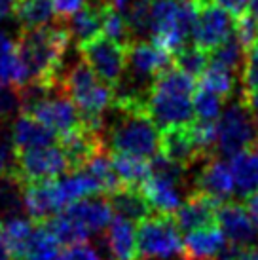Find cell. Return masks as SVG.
I'll list each match as a JSON object with an SVG mask.
<instances>
[{"mask_svg":"<svg viewBox=\"0 0 258 260\" xmlns=\"http://www.w3.org/2000/svg\"><path fill=\"white\" fill-rule=\"evenodd\" d=\"M71 42L72 35L67 23L21 29L15 40V48L27 73V84L61 89V69Z\"/></svg>","mask_w":258,"mask_h":260,"instance_id":"6da1fadb","label":"cell"},{"mask_svg":"<svg viewBox=\"0 0 258 260\" xmlns=\"http://www.w3.org/2000/svg\"><path fill=\"white\" fill-rule=\"evenodd\" d=\"M198 82L173 65L152 82L146 95V109L159 131L184 127L194 118V93Z\"/></svg>","mask_w":258,"mask_h":260,"instance_id":"7a4b0ae2","label":"cell"},{"mask_svg":"<svg viewBox=\"0 0 258 260\" xmlns=\"http://www.w3.org/2000/svg\"><path fill=\"white\" fill-rule=\"evenodd\" d=\"M103 137L110 154H125L144 159H152L159 154L162 131L146 112L116 110V118L112 123L105 125Z\"/></svg>","mask_w":258,"mask_h":260,"instance_id":"3957f363","label":"cell"},{"mask_svg":"<svg viewBox=\"0 0 258 260\" xmlns=\"http://www.w3.org/2000/svg\"><path fill=\"white\" fill-rule=\"evenodd\" d=\"M63 91L78 109L82 123L89 129H105V112L114 105V89L103 84L93 71L80 61L61 76Z\"/></svg>","mask_w":258,"mask_h":260,"instance_id":"277c9868","label":"cell"},{"mask_svg":"<svg viewBox=\"0 0 258 260\" xmlns=\"http://www.w3.org/2000/svg\"><path fill=\"white\" fill-rule=\"evenodd\" d=\"M194 15V0H154L148 27L152 42L175 55L188 46Z\"/></svg>","mask_w":258,"mask_h":260,"instance_id":"5b68a950","label":"cell"},{"mask_svg":"<svg viewBox=\"0 0 258 260\" xmlns=\"http://www.w3.org/2000/svg\"><path fill=\"white\" fill-rule=\"evenodd\" d=\"M139 256L146 260L182 258L184 241L180 239V228L175 217L152 213L137 226Z\"/></svg>","mask_w":258,"mask_h":260,"instance_id":"8992f818","label":"cell"},{"mask_svg":"<svg viewBox=\"0 0 258 260\" xmlns=\"http://www.w3.org/2000/svg\"><path fill=\"white\" fill-rule=\"evenodd\" d=\"M258 145V123L241 99L232 103L216 122V152L234 158Z\"/></svg>","mask_w":258,"mask_h":260,"instance_id":"52a82bcc","label":"cell"},{"mask_svg":"<svg viewBox=\"0 0 258 260\" xmlns=\"http://www.w3.org/2000/svg\"><path fill=\"white\" fill-rule=\"evenodd\" d=\"M194 4H196V15H194L190 38L194 46L211 53L234 37L236 17L224 8L213 4L211 0H194Z\"/></svg>","mask_w":258,"mask_h":260,"instance_id":"ba28073f","label":"cell"},{"mask_svg":"<svg viewBox=\"0 0 258 260\" xmlns=\"http://www.w3.org/2000/svg\"><path fill=\"white\" fill-rule=\"evenodd\" d=\"M82 61L86 63L97 78L112 89H118L127 71V53L125 44L114 42L107 37H101L93 42H87L78 48Z\"/></svg>","mask_w":258,"mask_h":260,"instance_id":"9c48e42d","label":"cell"},{"mask_svg":"<svg viewBox=\"0 0 258 260\" xmlns=\"http://www.w3.org/2000/svg\"><path fill=\"white\" fill-rule=\"evenodd\" d=\"M69 173V164L59 145L30 148V150H15L14 177L25 184L44 181H55Z\"/></svg>","mask_w":258,"mask_h":260,"instance_id":"30bf717a","label":"cell"},{"mask_svg":"<svg viewBox=\"0 0 258 260\" xmlns=\"http://www.w3.org/2000/svg\"><path fill=\"white\" fill-rule=\"evenodd\" d=\"M127 53V71L131 80L129 86L133 84H144L146 87L152 86V82L159 74L173 67V55L167 50L159 48L152 40H131L125 44Z\"/></svg>","mask_w":258,"mask_h":260,"instance_id":"8fae6325","label":"cell"},{"mask_svg":"<svg viewBox=\"0 0 258 260\" xmlns=\"http://www.w3.org/2000/svg\"><path fill=\"white\" fill-rule=\"evenodd\" d=\"M59 148L63 150L67 164H69V173L82 171L93 161L101 152L107 150L105 137L101 131L89 129L84 123L74 127L72 131L64 133L59 137Z\"/></svg>","mask_w":258,"mask_h":260,"instance_id":"7c38bea8","label":"cell"},{"mask_svg":"<svg viewBox=\"0 0 258 260\" xmlns=\"http://www.w3.org/2000/svg\"><path fill=\"white\" fill-rule=\"evenodd\" d=\"M141 192L146 198L152 213L175 217L186 196L192 192V184L186 179H173L152 173L150 179L141 186Z\"/></svg>","mask_w":258,"mask_h":260,"instance_id":"4fadbf2b","label":"cell"},{"mask_svg":"<svg viewBox=\"0 0 258 260\" xmlns=\"http://www.w3.org/2000/svg\"><path fill=\"white\" fill-rule=\"evenodd\" d=\"M25 114L35 116L38 122H42L44 125L55 131L59 137L82 125L78 109L63 91H59V95L51 93L50 97L38 101L29 110H25Z\"/></svg>","mask_w":258,"mask_h":260,"instance_id":"5bb4252c","label":"cell"},{"mask_svg":"<svg viewBox=\"0 0 258 260\" xmlns=\"http://www.w3.org/2000/svg\"><path fill=\"white\" fill-rule=\"evenodd\" d=\"M194 190L211 196L220 203L230 202L232 196H236L230 164H226L220 156H213L200 164L192 177V192Z\"/></svg>","mask_w":258,"mask_h":260,"instance_id":"9a60e30c","label":"cell"},{"mask_svg":"<svg viewBox=\"0 0 258 260\" xmlns=\"http://www.w3.org/2000/svg\"><path fill=\"white\" fill-rule=\"evenodd\" d=\"M218 228L230 243L251 247L258 239V224L249 213L247 205L239 202H224L218 207Z\"/></svg>","mask_w":258,"mask_h":260,"instance_id":"2e32d148","label":"cell"},{"mask_svg":"<svg viewBox=\"0 0 258 260\" xmlns=\"http://www.w3.org/2000/svg\"><path fill=\"white\" fill-rule=\"evenodd\" d=\"M23 196H25L27 213L35 222H48L50 218L57 217L59 213L67 209L57 179L25 184Z\"/></svg>","mask_w":258,"mask_h":260,"instance_id":"e0dca14e","label":"cell"},{"mask_svg":"<svg viewBox=\"0 0 258 260\" xmlns=\"http://www.w3.org/2000/svg\"><path fill=\"white\" fill-rule=\"evenodd\" d=\"M218 207H220L218 200L194 190L186 196L180 209L175 213V220L179 224L180 232L192 234L196 230L216 226L218 224Z\"/></svg>","mask_w":258,"mask_h":260,"instance_id":"ac0fdd59","label":"cell"},{"mask_svg":"<svg viewBox=\"0 0 258 260\" xmlns=\"http://www.w3.org/2000/svg\"><path fill=\"white\" fill-rule=\"evenodd\" d=\"M190 125L162 131V139H159V154H164L169 161L177 164L184 171H190L192 167L205 161L203 154L196 145Z\"/></svg>","mask_w":258,"mask_h":260,"instance_id":"d6986e66","label":"cell"},{"mask_svg":"<svg viewBox=\"0 0 258 260\" xmlns=\"http://www.w3.org/2000/svg\"><path fill=\"white\" fill-rule=\"evenodd\" d=\"M64 213L78 224L87 236L91 234H99L108 228V224L112 222V207L108 203L107 196H91V198H84L80 202L71 203Z\"/></svg>","mask_w":258,"mask_h":260,"instance_id":"ffe728a7","label":"cell"},{"mask_svg":"<svg viewBox=\"0 0 258 260\" xmlns=\"http://www.w3.org/2000/svg\"><path fill=\"white\" fill-rule=\"evenodd\" d=\"M12 141H14L15 150H30V148H44V146H53L59 143V135L42 122H38L35 116L21 114L14 120L12 125Z\"/></svg>","mask_w":258,"mask_h":260,"instance_id":"44dd1931","label":"cell"},{"mask_svg":"<svg viewBox=\"0 0 258 260\" xmlns=\"http://www.w3.org/2000/svg\"><path fill=\"white\" fill-rule=\"evenodd\" d=\"M105 241L110 254V260H139V243L137 228L123 217H114L105 230Z\"/></svg>","mask_w":258,"mask_h":260,"instance_id":"7402d4cb","label":"cell"},{"mask_svg":"<svg viewBox=\"0 0 258 260\" xmlns=\"http://www.w3.org/2000/svg\"><path fill=\"white\" fill-rule=\"evenodd\" d=\"M228 239L224 232L216 226L186 234L182 247V260H216L226 247Z\"/></svg>","mask_w":258,"mask_h":260,"instance_id":"603a6c76","label":"cell"},{"mask_svg":"<svg viewBox=\"0 0 258 260\" xmlns=\"http://www.w3.org/2000/svg\"><path fill=\"white\" fill-rule=\"evenodd\" d=\"M230 169L234 177V192L241 200H249L258 192V148L237 154L230 159Z\"/></svg>","mask_w":258,"mask_h":260,"instance_id":"cb8c5ba5","label":"cell"},{"mask_svg":"<svg viewBox=\"0 0 258 260\" xmlns=\"http://www.w3.org/2000/svg\"><path fill=\"white\" fill-rule=\"evenodd\" d=\"M107 200L116 213V217H123L131 222H141L152 215L150 205L141 192V188L120 186L116 192L108 194Z\"/></svg>","mask_w":258,"mask_h":260,"instance_id":"d4e9b609","label":"cell"},{"mask_svg":"<svg viewBox=\"0 0 258 260\" xmlns=\"http://www.w3.org/2000/svg\"><path fill=\"white\" fill-rule=\"evenodd\" d=\"M72 40L80 46L103 37V4H84L69 21Z\"/></svg>","mask_w":258,"mask_h":260,"instance_id":"484cf974","label":"cell"},{"mask_svg":"<svg viewBox=\"0 0 258 260\" xmlns=\"http://www.w3.org/2000/svg\"><path fill=\"white\" fill-rule=\"evenodd\" d=\"M0 82L4 86L23 87L27 86V73L17 55V48L12 38L0 32Z\"/></svg>","mask_w":258,"mask_h":260,"instance_id":"4316f807","label":"cell"},{"mask_svg":"<svg viewBox=\"0 0 258 260\" xmlns=\"http://www.w3.org/2000/svg\"><path fill=\"white\" fill-rule=\"evenodd\" d=\"M110 159H112V166H114V171L122 186L141 188L152 177L150 159L125 156V154H110Z\"/></svg>","mask_w":258,"mask_h":260,"instance_id":"83f0119b","label":"cell"},{"mask_svg":"<svg viewBox=\"0 0 258 260\" xmlns=\"http://www.w3.org/2000/svg\"><path fill=\"white\" fill-rule=\"evenodd\" d=\"M29 217L25 207L23 184L14 175L0 177V220L8 222L12 218Z\"/></svg>","mask_w":258,"mask_h":260,"instance_id":"f1b7e54d","label":"cell"},{"mask_svg":"<svg viewBox=\"0 0 258 260\" xmlns=\"http://www.w3.org/2000/svg\"><path fill=\"white\" fill-rule=\"evenodd\" d=\"M61 243L46 222H36L23 260H59Z\"/></svg>","mask_w":258,"mask_h":260,"instance_id":"f546056e","label":"cell"},{"mask_svg":"<svg viewBox=\"0 0 258 260\" xmlns=\"http://www.w3.org/2000/svg\"><path fill=\"white\" fill-rule=\"evenodd\" d=\"M55 15V0H21L15 17L21 29H36L50 25Z\"/></svg>","mask_w":258,"mask_h":260,"instance_id":"4dcf8cb0","label":"cell"},{"mask_svg":"<svg viewBox=\"0 0 258 260\" xmlns=\"http://www.w3.org/2000/svg\"><path fill=\"white\" fill-rule=\"evenodd\" d=\"M110 2L125 17L131 32L143 35V32L148 30L154 0H110Z\"/></svg>","mask_w":258,"mask_h":260,"instance_id":"1f68e13d","label":"cell"},{"mask_svg":"<svg viewBox=\"0 0 258 260\" xmlns=\"http://www.w3.org/2000/svg\"><path fill=\"white\" fill-rule=\"evenodd\" d=\"M36 222L30 217H21V218H12L4 222V230H6V239L8 247H10V254L12 260H23L29 239L35 232Z\"/></svg>","mask_w":258,"mask_h":260,"instance_id":"d6a6232c","label":"cell"},{"mask_svg":"<svg viewBox=\"0 0 258 260\" xmlns=\"http://www.w3.org/2000/svg\"><path fill=\"white\" fill-rule=\"evenodd\" d=\"M209 63H211V57H209L207 51L200 50L194 44H188L173 55V65L182 73H186L188 76H192L196 82L207 71Z\"/></svg>","mask_w":258,"mask_h":260,"instance_id":"836d02e7","label":"cell"},{"mask_svg":"<svg viewBox=\"0 0 258 260\" xmlns=\"http://www.w3.org/2000/svg\"><path fill=\"white\" fill-rule=\"evenodd\" d=\"M222 103L224 99L220 95L198 84L194 93V118L198 122H218L222 114Z\"/></svg>","mask_w":258,"mask_h":260,"instance_id":"e575fe53","label":"cell"},{"mask_svg":"<svg viewBox=\"0 0 258 260\" xmlns=\"http://www.w3.org/2000/svg\"><path fill=\"white\" fill-rule=\"evenodd\" d=\"M236 80L237 74H234L232 71H228V69H224L220 65H215V63H209L207 71L198 80V84L211 89V91H215L216 95H220L226 101L236 89Z\"/></svg>","mask_w":258,"mask_h":260,"instance_id":"d590c367","label":"cell"},{"mask_svg":"<svg viewBox=\"0 0 258 260\" xmlns=\"http://www.w3.org/2000/svg\"><path fill=\"white\" fill-rule=\"evenodd\" d=\"M101 4H103V37L120 44L131 42L133 38H131L129 25L125 17L118 12V8L110 0H103Z\"/></svg>","mask_w":258,"mask_h":260,"instance_id":"8d00e7d4","label":"cell"},{"mask_svg":"<svg viewBox=\"0 0 258 260\" xmlns=\"http://www.w3.org/2000/svg\"><path fill=\"white\" fill-rule=\"evenodd\" d=\"M243 46L239 44V40L236 37H232L228 42H224L220 48H216L215 51L209 53L211 63L228 69L234 74H237L239 78H241V69H243Z\"/></svg>","mask_w":258,"mask_h":260,"instance_id":"74e56055","label":"cell"},{"mask_svg":"<svg viewBox=\"0 0 258 260\" xmlns=\"http://www.w3.org/2000/svg\"><path fill=\"white\" fill-rule=\"evenodd\" d=\"M241 84L243 89H256L258 87V37L245 48L243 69H241Z\"/></svg>","mask_w":258,"mask_h":260,"instance_id":"f35d334b","label":"cell"},{"mask_svg":"<svg viewBox=\"0 0 258 260\" xmlns=\"http://www.w3.org/2000/svg\"><path fill=\"white\" fill-rule=\"evenodd\" d=\"M59 260H103V254L93 243H74V245H67L61 249Z\"/></svg>","mask_w":258,"mask_h":260,"instance_id":"ab89813d","label":"cell"},{"mask_svg":"<svg viewBox=\"0 0 258 260\" xmlns=\"http://www.w3.org/2000/svg\"><path fill=\"white\" fill-rule=\"evenodd\" d=\"M15 167V146L12 135H6L0 131V177L14 175Z\"/></svg>","mask_w":258,"mask_h":260,"instance_id":"60d3db41","label":"cell"},{"mask_svg":"<svg viewBox=\"0 0 258 260\" xmlns=\"http://www.w3.org/2000/svg\"><path fill=\"white\" fill-rule=\"evenodd\" d=\"M84 4L86 0H55V15L63 23L69 21Z\"/></svg>","mask_w":258,"mask_h":260,"instance_id":"b9f144b4","label":"cell"},{"mask_svg":"<svg viewBox=\"0 0 258 260\" xmlns=\"http://www.w3.org/2000/svg\"><path fill=\"white\" fill-rule=\"evenodd\" d=\"M211 2L216 4V6L224 8V10L230 12L234 17H237V15L245 14V12L249 10V2H251V0H211Z\"/></svg>","mask_w":258,"mask_h":260,"instance_id":"7bdbcfd3","label":"cell"},{"mask_svg":"<svg viewBox=\"0 0 258 260\" xmlns=\"http://www.w3.org/2000/svg\"><path fill=\"white\" fill-rule=\"evenodd\" d=\"M241 103H243L247 110L258 123V87L256 89H243L241 91Z\"/></svg>","mask_w":258,"mask_h":260,"instance_id":"ee69618b","label":"cell"},{"mask_svg":"<svg viewBox=\"0 0 258 260\" xmlns=\"http://www.w3.org/2000/svg\"><path fill=\"white\" fill-rule=\"evenodd\" d=\"M19 2L21 0H0V21L8 19L10 15H15Z\"/></svg>","mask_w":258,"mask_h":260,"instance_id":"f6af8a7d","label":"cell"},{"mask_svg":"<svg viewBox=\"0 0 258 260\" xmlns=\"http://www.w3.org/2000/svg\"><path fill=\"white\" fill-rule=\"evenodd\" d=\"M0 260H12L8 239H6V230H4V222L2 220H0Z\"/></svg>","mask_w":258,"mask_h":260,"instance_id":"bcb514c9","label":"cell"},{"mask_svg":"<svg viewBox=\"0 0 258 260\" xmlns=\"http://www.w3.org/2000/svg\"><path fill=\"white\" fill-rule=\"evenodd\" d=\"M247 209H249V213H251L252 218H254L258 224V192L256 194H252L251 198L247 200Z\"/></svg>","mask_w":258,"mask_h":260,"instance_id":"7dc6e473","label":"cell"},{"mask_svg":"<svg viewBox=\"0 0 258 260\" xmlns=\"http://www.w3.org/2000/svg\"><path fill=\"white\" fill-rule=\"evenodd\" d=\"M241 260H258V245L245 247L243 254H241Z\"/></svg>","mask_w":258,"mask_h":260,"instance_id":"c3c4849f","label":"cell"},{"mask_svg":"<svg viewBox=\"0 0 258 260\" xmlns=\"http://www.w3.org/2000/svg\"><path fill=\"white\" fill-rule=\"evenodd\" d=\"M249 14L254 17V21L258 23V0H251L249 2Z\"/></svg>","mask_w":258,"mask_h":260,"instance_id":"681fc988","label":"cell"},{"mask_svg":"<svg viewBox=\"0 0 258 260\" xmlns=\"http://www.w3.org/2000/svg\"><path fill=\"white\" fill-rule=\"evenodd\" d=\"M256 148H258V145H256Z\"/></svg>","mask_w":258,"mask_h":260,"instance_id":"f907efd6","label":"cell"}]
</instances>
